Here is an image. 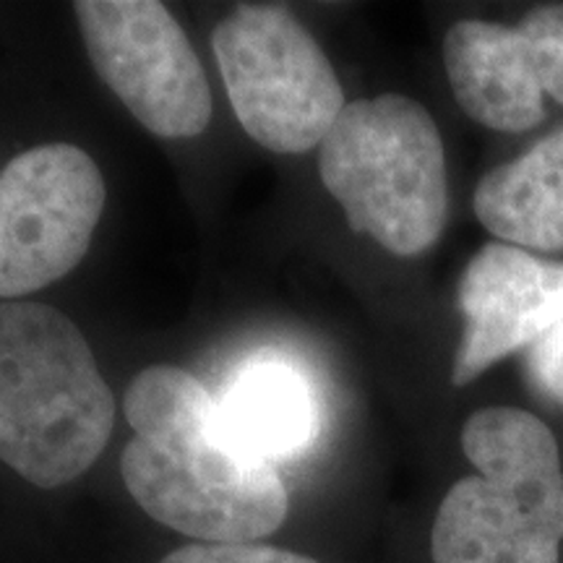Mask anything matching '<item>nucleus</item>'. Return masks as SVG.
<instances>
[{
  "label": "nucleus",
  "instance_id": "nucleus-1",
  "mask_svg": "<svg viewBox=\"0 0 563 563\" xmlns=\"http://www.w3.org/2000/svg\"><path fill=\"white\" fill-rule=\"evenodd\" d=\"M123 410L133 439L121 475L154 522L211 545L256 543L285 525L290 501L279 473L232 439L194 373L141 371Z\"/></svg>",
  "mask_w": 563,
  "mask_h": 563
},
{
  "label": "nucleus",
  "instance_id": "nucleus-13",
  "mask_svg": "<svg viewBox=\"0 0 563 563\" xmlns=\"http://www.w3.org/2000/svg\"><path fill=\"white\" fill-rule=\"evenodd\" d=\"M159 563H319L308 555L285 551V548L238 543V545H186L165 555Z\"/></svg>",
  "mask_w": 563,
  "mask_h": 563
},
{
  "label": "nucleus",
  "instance_id": "nucleus-8",
  "mask_svg": "<svg viewBox=\"0 0 563 563\" xmlns=\"http://www.w3.org/2000/svg\"><path fill=\"white\" fill-rule=\"evenodd\" d=\"M464 332L452 384L467 386L511 352L532 347L563 319V264L509 243H485L460 279Z\"/></svg>",
  "mask_w": 563,
  "mask_h": 563
},
{
  "label": "nucleus",
  "instance_id": "nucleus-3",
  "mask_svg": "<svg viewBox=\"0 0 563 563\" xmlns=\"http://www.w3.org/2000/svg\"><path fill=\"white\" fill-rule=\"evenodd\" d=\"M319 173L350 230L394 256H418L446 228V152L431 112L410 97L344 104L321 141Z\"/></svg>",
  "mask_w": 563,
  "mask_h": 563
},
{
  "label": "nucleus",
  "instance_id": "nucleus-14",
  "mask_svg": "<svg viewBox=\"0 0 563 563\" xmlns=\"http://www.w3.org/2000/svg\"><path fill=\"white\" fill-rule=\"evenodd\" d=\"M530 376L545 397L563 405V319L530 347Z\"/></svg>",
  "mask_w": 563,
  "mask_h": 563
},
{
  "label": "nucleus",
  "instance_id": "nucleus-11",
  "mask_svg": "<svg viewBox=\"0 0 563 563\" xmlns=\"http://www.w3.org/2000/svg\"><path fill=\"white\" fill-rule=\"evenodd\" d=\"M473 207L483 228L501 243L563 249V131L485 175Z\"/></svg>",
  "mask_w": 563,
  "mask_h": 563
},
{
  "label": "nucleus",
  "instance_id": "nucleus-7",
  "mask_svg": "<svg viewBox=\"0 0 563 563\" xmlns=\"http://www.w3.org/2000/svg\"><path fill=\"white\" fill-rule=\"evenodd\" d=\"M454 100L473 121L525 133L545 118V97L563 104V3L527 11L514 26L460 21L443 40Z\"/></svg>",
  "mask_w": 563,
  "mask_h": 563
},
{
  "label": "nucleus",
  "instance_id": "nucleus-6",
  "mask_svg": "<svg viewBox=\"0 0 563 563\" xmlns=\"http://www.w3.org/2000/svg\"><path fill=\"white\" fill-rule=\"evenodd\" d=\"M97 76L131 115L162 139L209 129L211 91L186 32L157 0H79L74 5Z\"/></svg>",
  "mask_w": 563,
  "mask_h": 563
},
{
  "label": "nucleus",
  "instance_id": "nucleus-10",
  "mask_svg": "<svg viewBox=\"0 0 563 563\" xmlns=\"http://www.w3.org/2000/svg\"><path fill=\"white\" fill-rule=\"evenodd\" d=\"M217 407L232 439L269 464L306 452L319 433V405L306 373L277 357L245 363Z\"/></svg>",
  "mask_w": 563,
  "mask_h": 563
},
{
  "label": "nucleus",
  "instance_id": "nucleus-4",
  "mask_svg": "<svg viewBox=\"0 0 563 563\" xmlns=\"http://www.w3.org/2000/svg\"><path fill=\"white\" fill-rule=\"evenodd\" d=\"M238 123L274 154L321 146L344 89L321 45L290 11L241 5L211 34Z\"/></svg>",
  "mask_w": 563,
  "mask_h": 563
},
{
  "label": "nucleus",
  "instance_id": "nucleus-12",
  "mask_svg": "<svg viewBox=\"0 0 563 563\" xmlns=\"http://www.w3.org/2000/svg\"><path fill=\"white\" fill-rule=\"evenodd\" d=\"M462 452L477 475L519 483L561 473V449L538 415L519 407H485L462 428Z\"/></svg>",
  "mask_w": 563,
  "mask_h": 563
},
{
  "label": "nucleus",
  "instance_id": "nucleus-5",
  "mask_svg": "<svg viewBox=\"0 0 563 563\" xmlns=\"http://www.w3.org/2000/svg\"><path fill=\"white\" fill-rule=\"evenodd\" d=\"M104 178L74 144H42L0 173V298L19 300L66 277L100 224Z\"/></svg>",
  "mask_w": 563,
  "mask_h": 563
},
{
  "label": "nucleus",
  "instance_id": "nucleus-2",
  "mask_svg": "<svg viewBox=\"0 0 563 563\" xmlns=\"http://www.w3.org/2000/svg\"><path fill=\"white\" fill-rule=\"evenodd\" d=\"M115 397L74 321L45 302H0V462L42 490L100 460Z\"/></svg>",
  "mask_w": 563,
  "mask_h": 563
},
{
  "label": "nucleus",
  "instance_id": "nucleus-9",
  "mask_svg": "<svg viewBox=\"0 0 563 563\" xmlns=\"http://www.w3.org/2000/svg\"><path fill=\"white\" fill-rule=\"evenodd\" d=\"M563 473L519 483L462 477L439 506L433 563H559Z\"/></svg>",
  "mask_w": 563,
  "mask_h": 563
}]
</instances>
